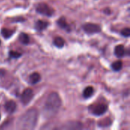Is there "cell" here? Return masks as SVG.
Returning a JSON list of instances; mask_svg holds the SVG:
<instances>
[{"mask_svg":"<svg viewBox=\"0 0 130 130\" xmlns=\"http://www.w3.org/2000/svg\"><path fill=\"white\" fill-rule=\"evenodd\" d=\"M53 44L58 48H62L65 45V40L61 37H56L53 40Z\"/></svg>","mask_w":130,"mask_h":130,"instance_id":"cell-15","label":"cell"},{"mask_svg":"<svg viewBox=\"0 0 130 130\" xmlns=\"http://www.w3.org/2000/svg\"><path fill=\"white\" fill-rule=\"evenodd\" d=\"M94 89L93 87L91 86H88L85 88L84 91H83V97L85 98H91L93 94H94Z\"/></svg>","mask_w":130,"mask_h":130,"instance_id":"cell-13","label":"cell"},{"mask_svg":"<svg viewBox=\"0 0 130 130\" xmlns=\"http://www.w3.org/2000/svg\"><path fill=\"white\" fill-rule=\"evenodd\" d=\"M9 56L11 58H13V59H18L19 57L21 56V53L17 52V51H14V50H11L9 52Z\"/></svg>","mask_w":130,"mask_h":130,"instance_id":"cell-18","label":"cell"},{"mask_svg":"<svg viewBox=\"0 0 130 130\" xmlns=\"http://www.w3.org/2000/svg\"><path fill=\"white\" fill-rule=\"evenodd\" d=\"M14 30H11V29H8V28H2L1 30V34L2 35V37L5 39L10 38L13 34H14Z\"/></svg>","mask_w":130,"mask_h":130,"instance_id":"cell-14","label":"cell"},{"mask_svg":"<svg viewBox=\"0 0 130 130\" xmlns=\"http://www.w3.org/2000/svg\"><path fill=\"white\" fill-rule=\"evenodd\" d=\"M0 119H1V116H0Z\"/></svg>","mask_w":130,"mask_h":130,"instance_id":"cell-23","label":"cell"},{"mask_svg":"<svg viewBox=\"0 0 130 130\" xmlns=\"http://www.w3.org/2000/svg\"><path fill=\"white\" fill-rule=\"evenodd\" d=\"M56 24H58V26H59V27H61L62 29L66 30L68 31V32H69V31L71 30L70 26L68 24V23H67L66 18H65L64 17H61L60 18H59V20L57 21Z\"/></svg>","mask_w":130,"mask_h":130,"instance_id":"cell-9","label":"cell"},{"mask_svg":"<svg viewBox=\"0 0 130 130\" xmlns=\"http://www.w3.org/2000/svg\"><path fill=\"white\" fill-rule=\"evenodd\" d=\"M62 105V101L58 93L52 92L49 94L44 107H43V115L46 118H52L59 111Z\"/></svg>","mask_w":130,"mask_h":130,"instance_id":"cell-1","label":"cell"},{"mask_svg":"<svg viewBox=\"0 0 130 130\" xmlns=\"http://www.w3.org/2000/svg\"><path fill=\"white\" fill-rule=\"evenodd\" d=\"M110 12H111V11H110V10L108 8H107L104 10V13H106L107 14H110Z\"/></svg>","mask_w":130,"mask_h":130,"instance_id":"cell-20","label":"cell"},{"mask_svg":"<svg viewBox=\"0 0 130 130\" xmlns=\"http://www.w3.org/2000/svg\"><path fill=\"white\" fill-rule=\"evenodd\" d=\"M17 108V104L13 101H8L5 104V109L7 113H13Z\"/></svg>","mask_w":130,"mask_h":130,"instance_id":"cell-8","label":"cell"},{"mask_svg":"<svg viewBox=\"0 0 130 130\" xmlns=\"http://www.w3.org/2000/svg\"><path fill=\"white\" fill-rule=\"evenodd\" d=\"M0 44H1V40H0Z\"/></svg>","mask_w":130,"mask_h":130,"instance_id":"cell-22","label":"cell"},{"mask_svg":"<svg viewBox=\"0 0 130 130\" xmlns=\"http://www.w3.org/2000/svg\"><path fill=\"white\" fill-rule=\"evenodd\" d=\"M122 67H123V62H122V61H120V60L116 61V62H114L111 65V68H112L113 70L115 71V72H118V71L121 70Z\"/></svg>","mask_w":130,"mask_h":130,"instance_id":"cell-17","label":"cell"},{"mask_svg":"<svg viewBox=\"0 0 130 130\" xmlns=\"http://www.w3.org/2000/svg\"><path fill=\"white\" fill-rule=\"evenodd\" d=\"M114 53H115L116 56L118 57V58L123 57V56L125 55V53H126L125 48H124L123 45L120 44V45L117 46L115 47V50H114Z\"/></svg>","mask_w":130,"mask_h":130,"instance_id":"cell-10","label":"cell"},{"mask_svg":"<svg viewBox=\"0 0 130 130\" xmlns=\"http://www.w3.org/2000/svg\"><path fill=\"white\" fill-rule=\"evenodd\" d=\"M121 35L125 37H129L130 36V29L129 27H126L121 30Z\"/></svg>","mask_w":130,"mask_h":130,"instance_id":"cell-19","label":"cell"},{"mask_svg":"<svg viewBox=\"0 0 130 130\" xmlns=\"http://www.w3.org/2000/svg\"><path fill=\"white\" fill-rule=\"evenodd\" d=\"M18 40L21 43H23L24 45H27L30 43V37L25 33H21L18 37Z\"/></svg>","mask_w":130,"mask_h":130,"instance_id":"cell-16","label":"cell"},{"mask_svg":"<svg viewBox=\"0 0 130 130\" xmlns=\"http://www.w3.org/2000/svg\"><path fill=\"white\" fill-rule=\"evenodd\" d=\"M41 79L40 75L37 72H34L29 76V82L31 85H35L38 83Z\"/></svg>","mask_w":130,"mask_h":130,"instance_id":"cell-11","label":"cell"},{"mask_svg":"<svg viewBox=\"0 0 130 130\" xmlns=\"http://www.w3.org/2000/svg\"><path fill=\"white\" fill-rule=\"evenodd\" d=\"M82 28L88 34H94L101 31V26L93 23H86L82 26Z\"/></svg>","mask_w":130,"mask_h":130,"instance_id":"cell-5","label":"cell"},{"mask_svg":"<svg viewBox=\"0 0 130 130\" xmlns=\"http://www.w3.org/2000/svg\"><path fill=\"white\" fill-rule=\"evenodd\" d=\"M37 119L38 111L31 108L19 117L17 122V128L19 129H33L36 126Z\"/></svg>","mask_w":130,"mask_h":130,"instance_id":"cell-2","label":"cell"},{"mask_svg":"<svg viewBox=\"0 0 130 130\" xmlns=\"http://www.w3.org/2000/svg\"><path fill=\"white\" fill-rule=\"evenodd\" d=\"M5 73V71L3 69H0V76H3V75Z\"/></svg>","mask_w":130,"mask_h":130,"instance_id":"cell-21","label":"cell"},{"mask_svg":"<svg viewBox=\"0 0 130 130\" xmlns=\"http://www.w3.org/2000/svg\"><path fill=\"white\" fill-rule=\"evenodd\" d=\"M64 128L68 129H78L82 128V123L79 122H70L69 124H66Z\"/></svg>","mask_w":130,"mask_h":130,"instance_id":"cell-12","label":"cell"},{"mask_svg":"<svg viewBox=\"0 0 130 130\" xmlns=\"http://www.w3.org/2000/svg\"><path fill=\"white\" fill-rule=\"evenodd\" d=\"M36 11L37 13L43 14V15H46L48 17H51L54 14V10L53 8L50 7L47 4L41 2L39 3L37 7H36Z\"/></svg>","mask_w":130,"mask_h":130,"instance_id":"cell-3","label":"cell"},{"mask_svg":"<svg viewBox=\"0 0 130 130\" xmlns=\"http://www.w3.org/2000/svg\"><path fill=\"white\" fill-rule=\"evenodd\" d=\"M33 97H34L33 91L30 88H27L21 94V101L22 102L23 104L26 105V104H27L30 103V101H31V99L33 98Z\"/></svg>","mask_w":130,"mask_h":130,"instance_id":"cell-6","label":"cell"},{"mask_svg":"<svg viewBox=\"0 0 130 130\" xmlns=\"http://www.w3.org/2000/svg\"><path fill=\"white\" fill-rule=\"evenodd\" d=\"M108 109V107L105 104H97L91 105L89 107V110L91 113L95 116H101L104 114Z\"/></svg>","mask_w":130,"mask_h":130,"instance_id":"cell-4","label":"cell"},{"mask_svg":"<svg viewBox=\"0 0 130 130\" xmlns=\"http://www.w3.org/2000/svg\"><path fill=\"white\" fill-rule=\"evenodd\" d=\"M48 26H49V22L43 20H37L34 24V27L37 31H42L46 29Z\"/></svg>","mask_w":130,"mask_h":130,"instance_id":"cell-7","label":"cell"}]
</instances>
